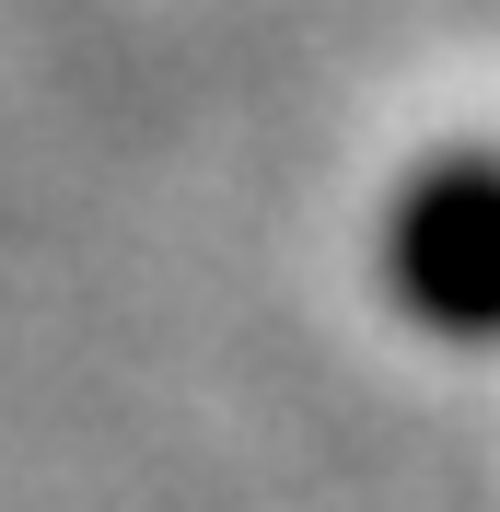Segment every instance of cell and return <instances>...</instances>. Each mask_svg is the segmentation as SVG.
Here are the masks:
<instances>
[{
    "mask_svg": "<svg viewBox=\"0 0 500 512\" xmlns=\"http://www.w3.org/2000/svg\"><path fill=\"white\" fill-rule=\"evenodd\" d=\"M373 280L407 338L431 350H500V140H442L384 187Z\"/></svg>",
    "mask_w": 500,
    "mask_h": 512,
    "instance_id": "cell-1",
    "label": "cell"
}]
</instances>
